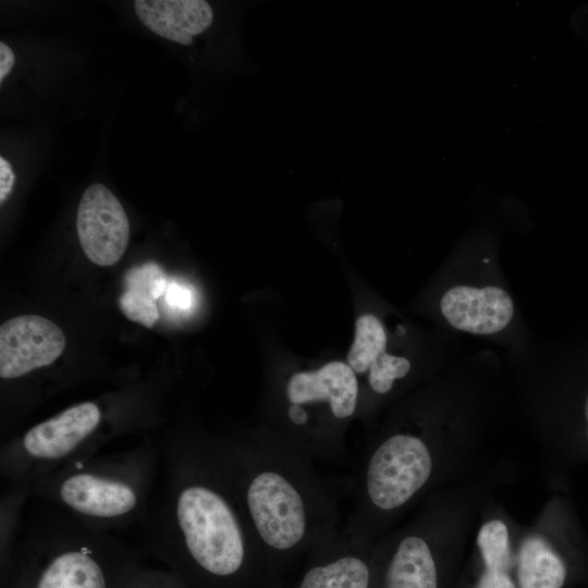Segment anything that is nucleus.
I'll use <instances>...</instances> for the list:
<instances>
[{
  "mask_svg": "<svg viewBox=\"0 0 588 588\" xmlns=\"http://www.w3.org/2000/svg\"><path fill=\"white\" fill-rule=\"evenodd\" d=\"M159 451L163 483L139 523L143 549L188 588H258L269 562L215 440L187 437Z\"/></svg>",
  "mask_w": 588,
  "mask_h": 588,
  "instance_id": "1",
  "label": "nucleus"
},
{
  "mask_svg": "<svg viewBox=\"0 0 588 588\" xmlns=\"http://www.w3.org/2000/svg\"><path fill=\"white\" fill-rule=\"evenodd\" d=\"M269 564L309 553L343 527L339 499L315 462L274 432L215 440Z\"/></svg>",
  "mask_w": 588,
  "mask_h": 588,
  "instance_id": "2",
  "label": "nucleus"
},
{
  "mask_svg": "<svg viewBox=\"0 0 588 588\" xmlns=\"http://www.w3.org/2000/svg\"><path fill=\"white\" fill-rule=\"evenodd\" d=\"M45 504L1 563V588H121L142 563L143 548Z\"/></svg>",
  "mask_w": 588,
  "mask_h": 588,
  "instance_id": "3",
  "label": "nucleus"
},
{
  "mask_svg": "<svg viewBox=\"0 0 588 588\" xmlns=\"http://www.w3.org/2000/svg\"><path fill=\"white\" fill-rule=\"evenodd\" d=\"M159 456L150 446L96 454L34 481L27 490L79 523L110 532L145 518Z\"/></svg>",
  "mask_w": 588,
  "mask_h": 588,
  "instance_id": "4",
  "label": "nucleus"
},
{
  "mask_svg": "<svg viewBox=\"0 0 588 588\" xmlns=\"http://www.w3.org/2000/svg\"><path fill=\"white\" fill-rule=\"evenodd\" d=\"M76 230L84 254L94 264L112 266L124 254L130 224L123 206L103 184L89 185L82 195Z\"/></svg>",
  "mask_w": 588,
  "mask_h": 588,
  "instance_id": "5",
  "label": "nucleus"
},
{
  "mask_svg": "<svg viewBox=\"0 0 588 588\" xmlns=\"http://www.w3.org/2000/svg\"><path fill=\"white\" fill-rule=\"evenodd\" d=\"M65 347L63 331L51 320L23 315L0 327V377L15 380L51 365Z\"/></svg>",
  "mask_w": 588,
  "mask_h": 588,
  "instance_id": "6",
  "label": "nucleus"
},
{
  "mask_svg": "<svg viewBox=\"0 0 588 588\" xmlns=\"http://www.w3.org/2000/svg\"><path fill=\"white\" fill-rule=\"evenodd\" d=\"M284 394L289 404H297L304 413L307 406L326 404L332 407L338 419L345 421L356 411L359 387L350 365L331 362L315 371L293 373L285 384Z\"/></svg>",
  "mask_w": 588,
  "mask_h": 588,
  "instance_id": "7",
  "label": "nucleus"
},
{
  "mask_svg": "<svg viewBox=\"0 0 588 588\" xmlns=\"http://www.w3.org/2000/svg\"><path fill=\"white\" fill-rule=\"evenodd\" d=\"M440 309L457 330L493 334L511 322L514 304L509 293L499 286L455 285L443 294Z\"/></svg>",
  "mask_w": 588,
  "mask_h": 588,
  "instance_id": "8",
  "label": "nucleus"
},
{
  "mask_svg": "<svg viewBox=\"0 0 588 588\" xmlns=\"http://www.w3.org/2000/svg\"><path fill=\"white\" fill-rule=\"evenodd\" d=\"M367 550L355 544L342 529L308 553L311 561L297 588H370Z\"/></svg>",
  "mask_w": 588,
  "mask_h": 588,
  "instance_id": "9",
  "label": "nucleus"
},
{
  "mask_svg": "<svg viewBox=\"0 0 588 588\" xmlns=\"http://www.w3.org/2000/svg\"><path fill=\"white\" fill-rule=\"evenodd\" d=\"M139 21L158 36L189 46L213 21L210 4L204 0H136Z\"/></svg>",
  "mask_w": 588,
  "mask_h": 588,
  "instance_id": "10",
  "label": "nucleus"
},
{
  "mask_svg": "<svg viewBox=\"0 0 588 588\" xmlns=\"http://www.w3.org/2000/svg\"><path fill=\"white\" fill-rule=\"evenodd\" d=\"M383 588H438V574L427 538L408 532L399 538L384 572Z\"/></svg>",
  "mask_w": 588,
  "mask_h": 588,
  "instance_id": "11",
  "label": "nucleus"
},
{
  "mask_svg": "<svg viewBox=\"0 0 588 588\" xmlns=\"http://www.w3.org/2000/svg\"><path fill=\"white\" fill-rule=\"evenodd\" d=\"M566 571L560 556L539 537L526 539L518 553L519 588H562Z\"/></svg>",
  "mask_w": 588,
  "mask_h": 588,
  "instance_id": "12",
  "label": "nucleus"
},
{
  "mask_svg": "<svg viewBox=\"0 0 588 588\" xmlns=\"http://www.w3.org/2000/svg\"><path fill=\"white\" fill-rule=\"evenodd\" d=\"M387 334L380 320L370 314L360 316L355 324V339L347 355L355 373L369 370L371 364L385 352Z\"/></svg>",
  "mask_w": 588,
  "mask_h": 588,
  "instance_id": "13",
  "label": "nucleus"
},
{
  "mask_svg": "<svg viewBox=\"0 0 588 588\" xmlns=\"http://www.w3.org/2000/svg\"><path fill=\"white\" fill-rule=\"evenodd\" d=\"M477 543L486 571L507 574L512 561L505 524L498 519L486 523L479 530Z\"/></svg>",
  "mask_w": 588,
  "mask_h": 588,
  "instance_id": "14",
  "label": "nucleus"
},
{
  "mask_svg": "<svg viewBox=\"0 0 588 588\" xmlns=\"http://www.w3.org/2000/svg\"><path fill=\"white\" fill-rule=\"evenodd\" d=\"M409 370L408 359L384 352L368 370L369 387L377 394H385L392 389L394 380L404 378Z\"/></svg>",
  "mask_w": 588,
  "mask_h": 588,
  "instance_id": "15",
  "label": "nucleus"
},
{
  "mask_svg": "<svg viewBox=\"0 0 588 588\" xmlns=\"http://www.w3.org/2000/svg\"><path fill=\"white\" fill-rule=\"evenodd\" d=\"M119 307L126 318L147 328H151L159 319L156 299L132 287H125L119 298Z\"/></svg>",
  "mask_w": 588,
  "mask_h": 588,
  "instance_id": "16",
  "label": "nucleus"
},
{
  "mask_svg": "<svg viewBox=\"0 0 588 588\" xmlns=\"http://www.w3.org/2000/svg\"><path fill=\"white\" fill-rule=\"evenodd\" d=\"M124 283L125 287L145 292L154 299L164 294L169 285L163 270L155 262H146L130 269L125 274Z\"/></svg>",
  "mask_w": 588,
  "mask_h": 588,
  "instance_id": "17",
  "label": "nucleus"
},
{
  "mask_svg": "<svg viewBox=\"0 0 588 588\" xmlns=\"http://www.w3.org/2000/svg\"><path fill=\"white\" fill-rule=\"evenodd\" d=\"M121 588H188L185 583L170 569L135 566L125 577Z\"/></svg>",
  "mask_w": 588,
  "mask_h": 588,
  "instance_id": "18",
  "label": "nucleus"
},
{
  "mask_svg": "<svg viewBox=\"0 0 588 588\" xmlns=\"http://www.w3.org/2000/svg\"><path fill=\"white\" fill-rule=\"evenodd\" d=\"M164 294L166 302L174 309L186 310L192 304V294L189 290L182 284L169 282Z\"/></svg>",
  "mask_w": 588,
  "mask_h": 588,
  "instance_id": "19",
  "label": "nucleus"
},
{
  "mask_svg": "<svg viewBox=\"0 0 588 588\" xmlns=\"http://www.w3.org/2000/svg\"><path fill=\"white\" fill-rule=\"evenodd\" d=\"M477 588H515V585L505 573L486 571L480 577Z\"/></svg>",
  "mask_w": 588,
  "mask_h": 588,
  "instance_id": "20",
  "label": "nucleus"
},
{
  "mask_svg": "<svg viewBox=\"0 0 588 588\" xmlns=\"http://www.w3.org/2000/svg\"><path fill=\"white\" fill-rule=\"evenodd\" d=\"M15 175L11 164L3 158H0V203L3 204L13 189Z\"/></svg>",
  "mask_w": 588,
  "mask_h": 588,
  "instance_id": "21",
  "label": "nucleus"
},
{
  "mask_svg": "<svg viewBox=\"0 0 588 588\" xmlns=\"http://www.w3.org/2000/svg\"><path fill=\"white\" fill-rule=\"evenodd\" d=\"M14 53L11 48L4 44L0 42V82L9 74L11 69L14 65Z\"/></svg>",
  "mask_w": 588,
  "mask_h": 588,
  "instance_id": "22",
  "label": "nucleus"
},
{
  "mask_svg": "<svg viewBox=\"0 0 588 588\" xmlns=\"http://www.w3.org/2000/svg\"><path fill=\"white\" fill-rule=\"evenodd\" d=\"M585 414H586V419H587V424H588V396H587V400H586V403H585ZM587 434H588V430H587Z\"/></svg>",
  "mask_w": 588,
  "mask_h": 588,
  "instance_id": "23",
  "label": "nucleus"
}]
</instances>
